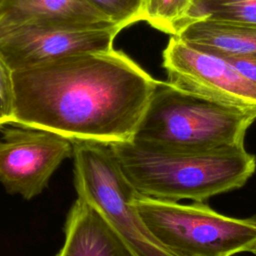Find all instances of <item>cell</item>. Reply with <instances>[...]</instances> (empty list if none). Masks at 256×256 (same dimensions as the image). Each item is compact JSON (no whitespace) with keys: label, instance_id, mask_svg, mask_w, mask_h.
<instances>
[{"label":"cell","instance_id":"cell-8","mask_svg":"<svg viewBox=\"0 0 256 256\" xmlns=\"http://www.w3.org/2000/svg\"><path fill=\"white\" fill-rule=\"evenodd\" d=\"M163 67L170 84L200 96L256 109V84L219 55L171 36L163 51Z\"/></svg>","mask_w":256,"mask_h":256},{"label":"cell","instance_id":"cell-10","mask_svg":"<svg viewBox=\"0 0 256 256\" xmlns=\"http://www.w3.org/2000/svg\"><path fill=\"white\" fill-rule=\"evenodd\" d=\"M176 37L222 57L256 55V24L211 19L188 24Z\"/></svg>","mask_w":256,"mask_h":256},{"label":"cell","instance_id":"cell-4","mask_svg":"<svg viewBox=\"0 0 256 256\" xmlns=\"http://www.w3.org/2000/svg\"><path fill=\"white\" fill-rule=\"evenodd\" d=\"M132 203L151 233L181 256H234L256 246V215L234 218L201 202L180 204L137 193Z\"/></svg>","mask_w":256,"mask_h":256},{"label":"cell","instance_id":"cell-7","mask_svg":"<svg viewBox=\"0 0 256 256\" xmlns=\"http://www.w3.org/2000/svg\"><path fill=\"white\" fill-rule=\"evenodd\" d=\"M73 152L74 141L63 135L14 124L0 137V183L8 193L29 200L43 191Z\"/></svg>","mask_w":256,"mask_h":256},{"label":"cell","instance_id":"cell-18","mask_svg":"<svg viewBox=\"0 0 256 256\" xmlns=\"http://www.w3.org/2000/svg\"><path fill=\"white\" fill-rule=\"evenodd\" d=\"M4 124H6V123H5V121L0 117V127H1V126H3Z\"/></svg>","mask_w":256,"mask_h":256},{"label":"cell","instance_id":"cell-12","mask_svg":"<svg viewBox=\"0 0 256 256\" xmlns=\"http://www.w3.org/2000/svg\"><path fill=\"white\" fill-rule=\"evenodd\" d=\"M194 0H142L141 20L171 36H177L187 25Z\"/></svg>","mask_w":256,"mask_h":256},{"label":"cell","instance_id":"cell-6","mask_svg":"<svg viewBox=\"0 0 256 256\" xmlns=\"http://www.w3.org/2000/svg\"><path fill=\"white\" fill-rule=\"evenodd\" d=\"M122 29L113 22H29L0 34V56L13 71L30 68L74 54L111 49Z\"/></svg>","mask_w":256,"mask_h":256},{"label":"cell","instance_id":"cell-2","mask_svg":"<svg viewBox=\"0 0 256 256\" xmlns=\"http://www.w3.org/2000/svg\"><path fill=\"white\" fill-rule=\"evenodd\" d=\"M117 165L139 195L201 202L241 188L256 170L244 146L193 152L130 139L109 145Z\"/></svg>","mask_w":256,"mask_h":256},{"label":"cell","instance_id":"cell-15","mask_svg":"<svg viewBox=\"0 0 256 256\" xmlns=\"http://www.w3.org/2000/svg\"><path fill=\"white\" fill-rule=\"evenodd\" d=\"M14 110L13 70L0 56V117L6 124L12 121Z\"/></svg>","mask_w":256,"mask_h":256},{"label":"cell","instance_id":"cell-14","mask_svg":"<svg viewBox=\"0 0 256 256\" xmlns=\"http://www.w3.org/2000/svg\"><path fill=\"white\" fill-rule=\"evenodd\" d=\"M111 22L125 28L141 21L142 0H85Z\"/></svg>","mask_w":256,"mask_h":256},{"label":"cell","instance_id":"cell-13","mask_svg":"<svg viewBox=\"0 0 256 256\" xmlns=\"http://www.w3.org/2000/svg\"><path fill=\"white\" fill-rule=\"evenodd\" d=\"M201 19L256 24V0H194L187 25Z\"/></svg>","mask_w":256,"mask_h":256},{"label":"cell","instance_id":"cell-5","mask_svg":"<svg viewBox=\"0 0 256 256\" xmlns=\"http://www.w3.org/2000/svg\"><path fill=\"white\" fill-rule=\"evenodd\" d=\"M74 179L79 197L93 203L135 256H181L161 243L133 206L135 190L122 175L107 144L74 142Z\"/></svg>","mask_w":256,"mask_h":256},{"label":"cell","instance_id":"cell-16","mask_svg":"<svg viewBox=\"0 0 256 256\" xmlns=\"http://www.w3.org/2000/svg\"><path fill=\"white\" fill-rule=\"evenodd\" d=\"M222 57V56H221ZM238 71L256 84V55L224 57Z\"/></svg>","mask_w":256,"mask_h":256},{"label":"cell","instance_id":"cell-11","mask_svg":"<svg viewBox=\"0 0 256 256\" xmlns=\"http://www.w3.org/2000/svg\"><path fill=\"white\" fill-rule=\"evenodd\" d=\"M45 20L111 22L85 0H1L0 34L25 23Z\"/></svg>","mask_w":256,"mask_h":256},{"label":"cell","instance_id":"cell-3","mask_svg":"<svg viewBox=\"0 0 256 256\" xmlns=\"http://www.w3.org/2000/svg\"><path fill=\"white\" fill-rule=\"evenodd\" d=\"M256 109L215 101L159 81L132 139L204 152L244 146Z\"/></svg>","mask_w":256,"mask_h":256},{"label":"cell","instance_id":"cell-19","mask_svg":"<svg viewBox=\"0 0 256 256\" xmlns=\"http://www.w3.org/2000/svg\"><path fill=\"white\" fill-rule=\"evenodd\" d=\"M0 2H1V0H0Z\"/></svg>","mask_w":256,"mask_h":256},{"label":"cell","instance_id":"cell-1","mask_svg":"<svg viewBox=\"0 0 256 256\" xmlns=\"http://www.w3.org/2000/svg\"><path fill=\"white\" fill-rule=\"evenodd\" d=\"M13 80L10 124L107 145L133 138L159 83L113 48L16 70Z\"/></svg>","mask_w":256,"mask_h":256},{"label":"cell","instance_id":"cell-9","mask_svg":"<svg viewBox=\"0 0 256 256\" xmlns=\"http://www.w3.org/2000/svg\"><path fill=\"white\" fill-rule=\"evenodd\" d=\"M65 240L56 256H135L105 215L79 197L65 223Z\"/></svg>","mask_w":256,"mask_h":256},{"label":"cell","instance_id":"cell-17","mask_svg":"<svg viewBox=\"0 0 256 256\" xmlns=\"http://www.w3.org/2000/svg\"><path fill=\"white\" fill-rule=\"evenodd\" d=\"M250 252H251V253H252L254 256H256V246H255V247H254V248H253V249H252Z\"/></svg>","mask_w":256,"mask_h":256}]
</instances>
